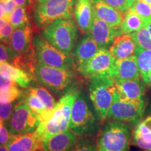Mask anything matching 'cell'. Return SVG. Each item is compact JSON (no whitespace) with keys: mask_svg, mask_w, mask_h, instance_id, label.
Segmentation results:
<instances>
[{"mask_svg":"<svg viewBox=\"0 0 151 151\" xmlns=\"http://www.w3.org/2000/svg\"><path fill=\"white\" fill-rule=\"evenodd\" d=\"M137 43L129 35L122 34L115 38L109 50L116 60H122L135 55Z\"/></svg>","mask_w":151,"mask_h":151,"instance_id":"44dd1931","label":"cell"},{"mask_svg":"<svg viewBox=\"0 0 151 151\" xmlns=\"http://www.w3.org/2000/svg\"><path fill=\"white\" fill-rule=\"evenodd\" d=\"M43 141L37 132L11 135L6 144L8 151H37L42 150Z\"/></svg>","mask_w":151,"mask_h":151,"instance_id":"2e32d148","label":"cell"},{"mask_svg":"<svg viewBox=\"0 0 151 151\" xmlns=\"http://www.w3.org/2000/svg\"><path fill=\"white\" fill-rule=\"evenodd\" d=\"M109 76L116 83L140 78L141 76L136 56L126 59L116 60L109 72Z\"/></svg>","mask_w":151,"mask_h":151,"instance_id":"5bb4252c","label":"cell"},{"mask_svg":"<svg viewBox=\"0 0 151 151\" xmlns=\"http://www.w3.org/2000/svg\"><path fill=\"white\" fill-rule=\"evenodd\" d=\"M116 59L108 49L101 48L97 54L86 63L78 67L77 70L82 76L92 78L109 74Z\"/></svg>","mask_w":151,"mask_h":151,"instance_id":"8fae6325","label":"cell"},{"mask_svg":"<svg viewBox=\"0 0 151 151\" xmlns=\"http://www.w3.org/2000/svg\"><path fill=\"white\" fill-rule=\"evenodd\" d=\"M89 98L100 121L106 118L116 94V83L109 74L89 79Z\"/></svg>","mask_w":151,"mask_h":151,"instance_id":"5b68a950","label":"cell"},{"mask_svg":"<svg viewBox=\"0 0 151 151\" xmlns=\"http://www.w3.org/2000/svg\"><path fill=\"white\" fill-rule=\"evenodd\" d=\"M77 136L69 129L50 136L42 143V151H71Z\"/></svg>","mask_w":151,"mask_h":151,"instance_id":"d6986e66","label":"cell"},{"mask_svg":"<svg viewBox=\"0 0 151 151\" xmlns=\"http://www.w3.org/2000/svg\"><path fill=\"white\" fill-rule=\"evenodd\" d=\"M22 97V102L25 104L32 111L37 115L38 118L44 111H46L41 99L35 94L30 91L29 88L26 90V92H23Z\"/></svg>","mask_w":151,"mask_h":151,"instance_id":"4316f807","label":"cell"},{"mask_svg":"<svg viewBox=\"0 0 151 151\" xmlns=\"http://www.w3.org/2000/svg\"><path fill=\"white\" fill-rule=\"evenodd\" d=\"M17 6L25 7L30 11L35 9L37 0H14Z\"/></svg>","mask_w":151,"mask_h":151,"instance_id":"f35d334b","label":"cell"},{"mask_svg":"<svg viewBox=\"0 0 151 151\" xmlns=\"http://www.w3.org/2000/svg\"><path fill=\"white\" fill-rule=\"evenodd\" d=\"M100 48L107 49L111 46L115 38L122 35L120 27H112L103 20L94 17L90 32Z\"/></svg>","mask_w":151,"mask_h":151,"instance_id":"4fadbf2b","label":"cell"},{"mask_svg":"<svg viewBox=\"0 0 151 151\" xmlns=\"http://www.w3.org/2000/svg\"><path fill=\"white\" fill-rule=\"evenodd\" d=\"M40 120L35 113L21 101L17 103L6 127L11 135L25 134L35 132Z\"/></svg>","mask_w":151,"mask_h":151,"instance_id":"30bf717a","label":"cell"},{"mask_svg":"<svg viewBox=\"0 0 151 151\" xmlns=\"http://www.w3.org/2000/svg\"><path fill=\"white\" fill-rule=\"evenodd\" d=\"M137 0H127V3H128V6H129V8L130 9L132 6V5L134 4Z\"/></svg>","mask_w":151,"mask_h":151,"instance_id":"ee69618b","label":"cell"},{"mask_svg":"<svg viewBox=\"0 0 151 151\" xmlns=\"http://www.w3.org/2000/svg\"><path fill=\"white\" fill-rule=\"evenodd\" d=\"M94 17L103 20L112 27H120L124 16L120 11L105 2L104 0H92Z\"/></svg>","mask_w":151,"mask_h":151,"instance_id":"ffe728a7","label":"cell"},{"mask_svg":"<svg viewBox=\"0 0 151 151\" xmlns=\"http://www.w3.org/2000/svg\"><path fill=\"white\" fill-rule=\"evenodd\" d=\"M131 144L151 151V116L141 121L133 132Z\"/></svg>","mask_w":151,"mask_h":151,"instance_id":"7402d4cb","label":"cell"},{"mask_svg":"<svg viewBox=\"0 0 151 151\" xmlns=\"http://www.w3.org/2000/svg\"><path fill=\"white\" fill-rule=\"evenodd\" d=\"M146 111L145 101L142 99L127 101L120 99L115 94L106 118L129 122L137 126L141 121Z\"/></svg>","mask_w":151,"mask_h":151,"instance_id":"9c48e42d","label":"cell"},{"mask_svg":"<svg viewBox=\"0 0 151 151\" xmlns=\"http://www.w3.org/2000/svg\"><path fill=\"white\" fill-rule=\"evenodd\" d=\"M147 116H151V99H150V101H149L148 106H147L146 111H145Z\"/></svg>","mask_w":151,"mask_h":151,"instance_id":"b9f144b4","label":"cell"},{"mask_svg":"<svg viewBox=\"0 0 151 151\" xmlns=\"http://www.w3.org/2000/svg\"><path fill=\"white\" fill-rule=\"evenodd\" d=\"M141 1H144V2L148 4L149 5L151 6V0H141Z\"/></svg>","mask_w":151,"mask_h":151,"instance_id":"7dc6e473","label":"cell"},{"mask_svg":"<svg viewBox=\"0 0 151 151\" xmlns=\"http://www.w3.org/2000/svg\"><path fill=\"white\" fill-rule=\"evenodd\" d=\"M116 88L117 97L127 101L142 99L146 92L144 81L140 78L116 83Z\"/></svg>","mask_w":151,"mask_h":151,"instance_id":"e0dca14e","label":"cell"},{"mask_svg":"<svg viewBox=\"0 0 151 151\" xmlns=\"http://www.w3.org/2000/svg\"><path fill=\"white\" fill-rule=\"evenodd\" d=\"M16 104V101L0 102V118L4 122L8 121Z\"/></svg>","mask_w":151,"mask_h":151,"instance_id":"e575fe53","label":"cell"},{"mask_svg":"<svg viewBox=\"0 0 151 151\" xmlns=\"http://www.w3.org/2000/svg\"><path fill=\"white\" fill-rule=\"evenodd\" d=\"M111 6L123 14L124 15L129 10L127 0H104Z\"/></svg>","mask_w":151,"mask_h":151,"instance_id":"d590c367","label":"cell"},{"mask_svg":"<svg viewBox=\"0 0 151 151\" xmlns=\"http://www.w3.org/2000/svg\"><path fill=\"white\" fill-rule=\"evenodd\" d=\"M35 80L56 95H62L79 88L76 70L50 67L37 62L34 73Z\"/></svg>","mask_w":151,"mask_h":151,"instance_id":"7a4b0ae2","label":"cell"},{"mask_svg":"<svg viewBox=\"0 0 151 151\" xmlns=\"http://www.w3.org/2000/svg\"><path fill=\"white\" fill-rule=\"evenodd\" d=\"M71 151H97V141L94 139V136L77 137Z\"/></svg>","mask_w":151,"mask_h":151,"instance_id":"f546056e","label":"cell"},{"mask_svg":"<svg viewBox=\"0 0 151 151\" xmlns=\"http://www.w3.org/2000/svg\"><path fill=\"white\" fill-rule=\"evenodd\" d=\"M37 151H42V150H37Z\"/></svg>","mask_w":151,"mask_h":151,"instance_id":"f907efd6","label":"cell"},{"mask_svg":"<svg viewBox=\"0 0 151 151\" xmlns=\"http://www.w3.org/2000/svg\"><path fill=\"white\" fill-rule=\"evenodd\" d=\"M81 90L80 88L69 90L60 98L52 110L44 111L39 116L40 123L35 132L42 141L69 129L71 109Z\"/></svg>","mask_w":151,"mask_h":151,"instance_id":"6da1fadb","label":"cell"},{"mask_svg":"<svg viewBox=\"0 0 151 151\" xmlns=\"http://www.w3.org/2000/svg\"><path fill=\"white\" fill-rule=\"evenodd\" d=\"M35 28L32 22L14 29L10 41V47L18 56H27L35 52L33 43Z\"/></svg>","mask_w":151,"mask_h":151,"instance_id":"7c38bea8","label":"cell"},{"mask_svg":"<svg viewBox=\"0 0 151 151\" xmlns=\"http://www.w3.org/2000/svg\"><path fill=\"white\" fill-rule=\"evenodd\" d=\"M129 35L134 39L137 47L151 50V35L146 26L138 31L129 34Z\"/></svg>","mask_w":151,"mask_h":151,"instance_id":"f1b7e54d","label":"cell"},{"mask_svg":"<svg viewBox=\"0 0 151 151\" xmlns=\"http://www.w3.org/2000/svg\"><path fill=\"white\" fill-rule=\"evenodd\" d=\"M146 26V24L140 17L131 11H128L124 16L122 23L120 26L122 34L129 35L138 31Z\"/></svg>","mask_w":151,"mask_h":151,"instance_id":"d4e9b609","label":"cell"},{"mask_svg":"<svg viewBox=\"0 0 151 151\" xmlns=\"http://www.w3.org/2000/svg\"><path fill=\"white\" fill-rule=\"evenodd\" d=\"M14 28L5 18H0V42L10 46V41Z\"/></svg>","mask_w":151,"mask_h":151,"instance_id":"1f68e13d","label":"cell"},{"mask_svg":"<svg viewBox=\"0 0 151 151\" xmlns=\"http://www.w3.org/2000/svg\"><path fill=\"white\" fill-rule=\"evenodd\" d=\"M144 83L146 84V86H148V87L151 88V73L148 75V78H147L146 80L144 81Z\"/></svg>","mask_w":151,"mask_h":151,"instance_id":"7bdbcfd3","label":"cell"},{"mask_svg":"<svg viewBox=\"0 0 151 151\" xmlns=\"http://www.w3.org/2000/svg\"><path fill=\"white\" fill-rule=\"evenodd\" d=\"M33 43L37 62L50 67L73 70L77 69L72 55L62 52L48 42L42 35L37 34L34 36Z\"/></svg>","mask_w":151,"mask_h":151,"instance_id":"ba28073f","label":"cell"},{"mask_svg":"<svg viewBox=\"0 0 151 151\" xmlns=\"http://www.w3.org/2000/svg\"><path fill=\"white\" fill-rule=\"evenodd\" d=\"M135 56L141 78L145 81L151 73V50L137 46Z\"/></svg>","mask_w":151,"mask_h":151,"instance_id":"cb8c5ba5","label":"cell"},{"mask_svg":"<svg viewBox=\"0 0 151 151\" xmlns=\"http://www.w3.org/2000/svg\"><path fill=\"white\" fill-rule=\"evenodd\" d=\"M4 125V121L2 120H1V118H0V129H1V127Z\"/></svg>","mask_w":151,"mask_h":151,"instance_id":"c3c4849f","label":"cell"},{"mask_svg":"<svg viewBox=\"0 0 151 151\" xmlns=\"http://www.w3.org/2000/svg\"><path fill=\"white\" fill-rule=\"evenodd\" d=\"M0 4L2 5L4 9L9 21V16L17 7L16 3L14 2V0H0Z\"/></svg>","mask_w":151,"mask_h":151,"instance_id":"74e56055","label":"cell"},{"mask_svg":"<svg viewBox=\"0 0 151 151\" xmlns=\"http://www.w3.org/2000/svg\"><path fill=\"white\" fill-rule=\"evenodd\" d=\"M18 55L15 52L10 46L0 42V62H9L14 65Z\"/></svg>","mask_w":151,"mask_h":151,"instance_id":"836d02e7","label":"cell"},{"mask_svg":"<svg viewBox=\"0 0 151 151\" xmlns=\"http://www.w3.org/2000/svg\"><path fill=\"white\" fill-rule=\"evenodd\" d=\"M73 17L81 32L85 35L89 33L94 20L92 0H76Z\"/></svg>","mask_w":151,"mask_h":151,"instance_id":"9a60e30c","label":"cell"},{"mask_svg":"<svg viewBox=\"0 0 151 151\" xmlns=\"http://www.w3.org/2000/svg\"><path fill=\"white\" fill-rule=\"evenodd\" d=\"M11 137V134L6 126L3 125L0 129V144L6 145Z\"/></svg>","mask_w":151,"mask_h":151,"instance_id":"ab89813d","label":"cell"},{"mask_svg":"<svg viewBox=\"0 0 151 151\" xmlns=\"http://www.w3.org/2000/svg\"><path fill=\"white\" fill-rule=\"evenodd\" d=\"M143 151H150V150H144Z\"/></svg>","mask_w":151,"mask_h":151,"instance_id":"681fc988","label":"cell"},{"mask_svg":"<svg viewBox=\"0 0 151 151\" xmlns=\"http://www.w3.org/2000/svg\"><path fill=\"white\" fill-rule=\"evenodd\" d=\"M0 18H5L6 20H8V18H7L6 11L1 4H0Z\"/></svg>","mask_w":151,"mask_h":151,"instance_id":"60d3db41","label":"cell"},{"mask_svg":"<svg viewBox=\"0 0 151 151\" xmlns=\"http://www.w3.org/2000/svg\"><path fill=\"white\" fill-rule=\"evenodd\" d=\"M100 49L90 33L86 34L81 38L72 52V56L77 69L95 55Z\"/></svg>","mask_w":151,"mask_h":151,"instance_id":"ac0fdd59","label":"cell"},{"mask_svg":"<svg viewBox=\"0 0 151 151\" xmlns=\"http://www.w3.org/2000/svg\"><path fill=\"white\" fill-rule=\"evenodd\" d=\"M18 86L15 81L5 73H0V90H7Z\"/></svg>","mask_w":151,"mask_h":151,"instance_id":"8d00e7d4","label":"cell"},{"mask_svg":"<svg viewBox=\"0 0 151 151\" xmlns=\"http://www.w3.org/2000/svg\"><path fill=\"white\" fill-rule=\"evenodd\" d=\"M78 29L73 18L60 19L42 29L41 35L62 52L72 55L78 39Z\"/></svg>","mask_w":151,"mask_h":151,"instance_id":"8992f818","label":"cell"},{"mask_svg":"<svg viewBox=\"0 0 151 151\" xmlns=\"http://www.w3.org/2000/svg\"><path fill=\"white\" fill-rule=\"evenodd\" d=\"M29 89L41 99L46 111L52 110L56 105L55 100L47 88L43 86H37L29 87Z\"/></svg>","mask_w":151,"mask_h":151,"instance_id":"83f0119b","label":"cell"},{"mask_svg":"<svg viewBox=\"0 0 151 151\" xmlns=\"http://www.w3.org/2000/svg\"><path fill=\"white\" fill-rule=\"evenodd\" d=\"M76 0H37L34 20L37 29H43L60 19H71Z\"/></svg>","mask_w":151,"mask_h":151,"instance_id":"52a82bcc","label":"cell"},{"mask_svg":"<svg viewBox=\"0 0 151 151\" xmlns=\"http://www.w3.org/2000/svg\"><path fill=\"white\" fill-rule=\"evenodd\" d=\"M129 11L137 14L146 24L151 21V6L141 0H137L129 9Z\"/></svg>","mask_w":151,"mask_h":151,"instance_id":"4dcf8cb0","label":"cell"},{"mask_svg":"<svg viewBox=\"0 0 151 151\" xmlns=\"http://www.w3.org/2000/svg\"><path fill=\"white\" fill-rule=\"evenodd\" d=\"M146 27L147 29H148V30L149 31V32H150V35H151V21L148 22V23L146 24Z\"/></svg>","mask_w":151,"mask_h":151,"instance_id":"bcb514c9","label":"cell"},{"mask_svg":"<svg viewBox=\"0 0 151 151\" xmlns=\"http://www.w3.org/2000/svg\"><path fill=\"white\" fill-rule=\"evenodd\" d=\"M0 73L9 75L18 86L22 88H29L35 81L32 73L9 62H0Z\"/></svg>","mask_w":151,"mask_h":151,"instance_id":"603a6c76","label":"cell"},{"mask_svg":"<svg viewBox=\"0 0 151 151\" xmlns=\"http://www.w3.org/2000/svg\"><path fill=\"white\" fill-rule=\"evenodd\" d=\"M133 124L111 120L105 122L97 139V151H129Z\"/></svg>","mask_w":151,"mask_h":151,"instance_id":"3957f363","label":"cell"},{"mask_svg":"<svg viewBox=\"0 0 151 151\" xmlns=\"http://www.w3.org/2000/svg\"><path fill=\"white\" fill-rule=\"evenodd\" d=\"M30 10L22 6H17L9 17V22L14 29L23 27L31 22Z\"/></svg>","mask_w":151,"mask_h":151,"instance_id":"484cf974","label":"cell"},{"mask_svg":"<svg viewBox=\"0 0 151 151\" xmlns=\"http://www.w3.org/2000/svg\"><path fill=\"white\" fill-rule=\"evenodd\" d=\"M22 92L18 86L7 90H0V102H14L22 97Z\"/></svg>","mask_w":151,"mask_h":151,"instance_id":"d6a6232c","label":"cell"},{"mask_svg":"<svg viewBox=\"0 0 151 151\" xmlns=\"http://www.w3.org/2000/svg\"><path fill=\"white\" fill-rule=\"evenodd\" d=\"M90 101L86 92L81 90L73 102L69 130L77 137L94 136L99 129V120Z\"/></svg>","mask_w":151,"mask_h":151,"instance_id":"277c9868","label":"cell"},{"mask_svg":"<svg viewBox=\"0 0 151 151\" xmlns=\"http://www.w3.org/2000/svg\"><path fill=\"white\" fill-rule=\"evenodd\" d=\"M0 151H8L6 145L0 144Z\"/></svg>","mask_w":151,"mask_h":151,"instance_id":"f6af8a7d","label":"cell"}]
</instances>
